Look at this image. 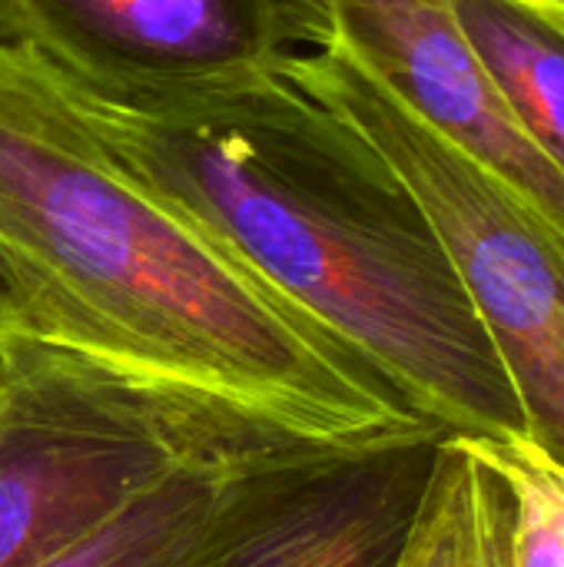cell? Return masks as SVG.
<instances>
[{"label": "cell", "mask_w": 564, "mask_h": 567, "mask_svg": "<svg viewBox=\"0 0 564 567\" xmlns=\"http://www.w3.org/2000/svg\"><path fill=\"white\" fill-rule=\"evenodd\" d=\"M462 30L529 133L564 166V37L512 0H455Z\"/></svg>", "instance_id": "obj_10"}, {"label": "cell", "mask_w": 564, "mask_h": 567, "mask_svg": "<svg viewBox=\"0 0 564 567\" xmlns=\"http://www.w3.org/2000/svg\"><path fill=\"white\" fill-rule=\"evenodd\" d=\"M0 40L106 90L263 73L332 40L329 0H0Z\"/></svg>", "instance_id": "obj_5"}, {"label": "cell", "mask_w": 564, "mask_h": 567, "mask_svg": "<svg viewBox=\"0 0 564 567\" xmlns=\"http://www.w3.org/2000/svg\"><path fill=\"white\" fill-rule=\"evenodd\" d=\"M0 243L73 352L203 389L342 452L445 435L126 169L53 70L7 40Z\"/></svg>", "instance_id": "obj_2"}, {"label": "cell", "mask_w": 564, "mask_h": 567, "mask_svg": "<svg viewBox=\"0 0 564 567\" xmlns=\"http://www.w3.org/2000/svg\"><path fill=\"white\" fill-rule=\"evenodd\" d=\"M7 352L0 567L53 561L180 462L312 442L203 389L86 352L47 342H7Z\"/></svg>", "instance_id": "obj_3"}, {"label": "cell", "mask_w": 564, "mask_h": 567, "mask_svg": "<svg viewBox=\"0 0 564 567\" xmlns=\"http://www.w3.org/2000/svg\"><path fill=\"white\" fill-rule=\"evenodd\" d=\"M286 70L369 136L416 193L502 355L525 439L564 465L562 243L339 47L289 56Z\"/></svg>", "instance_id": "obj_4"}, {"label": "cell", "mask_w": 564, "mask_h": 567, "mask_svg": "<svg viewBox=\"0 0 564 567\" xmlns=\"http://www.w3.org/2000/svg\"><path fill=\"white\" fill-rule=\"evenodd\" d=\"M392 567H515V498L465 439H439Z\"/></svg>", "instance_id": "obj_9"}, {"label": "cell", "mask_w": 564, "mask_h": 567, "mask_svg": "<svg viewBox=\"0 0 564 567\" xmlns=\"http://www.w3.org/2000/svg\"><path fill=\"white\" fill-rule=\"evenodd\" d=\"M439 439L419 435L312 465L206 567H392Z\"/></svg>", "instance_id": "obj_7"}, {"label": "cell", "mask_w": 564, "mask_h": 567, "mask_svg": "<svg viewBox=\"0 0 564 567\" xmlns=\"http://www.w3.org/2000/svg\"><path fill=\"white\" fill-rule=\"evenodd\" d=\"M0 339L63 346V336L50 306L43 302L37 286L23 276V269L7 252L3 243H0Z\"/></svg>", "instance_id": "obj_12"}, {"label": "cell", "mask_w": 564, "mask_h": 567, "mask_svg": "<svg viewBox=\"0 0 564 567\" xmlns=\"http://www.w3.org/2000/svg\"><path fill=\"white\" fill-rule=\"evenodd\" d=\"M329 13L332 47L499 179L564 246V166L515 113L462 30L455 0H329Z\"/></svg>", "instance_id": "obj_6"}, {"label": "cell", "mask_w": 564, "mask_h": 567, "mask_svg": "<svg viewBox=\"0 0 564 567\" xmlns=\"http://www.w3.org/2000/svg\"><path fill=\"white\" fill-rule=\"evenodd\" d=\"M7 362H10V352H7V342L0 339V382H3V375H7Z\"/></svg>", "instance_id": "obj_14"}, {"label": "cell", "mask_w": 564, "mask_h": 567, "mask_svg": "<svg viewBox=\"0 0 564 567\" xmlns=\"http://www.w3.org/2000/svg\"><path fill=\"white\" fill-rule=\"evenodd\" d=\"M53 76L126 169L422 419L472 442L525 435L502 355L422 203L286 60L176 90Z\"/></svg>", "instance_id": "obj_1"}, {"label": "cell", "mask_w": 564, "mask_h": 567, "mask_svg": "<svg viewBox=\"0 0 564 567\" xmlns=\"http://www.w3.org/2000/svg\"><path fill=\"white\" fill-rule=\"evenodd\" d=\"M342 455L273 442L180 462L43 567H206L302 472Z\"/></svg>", "instance_id": "obj_8"}, {"label": "cell", "mask_w": 564, "mask_h": 567, "mask_svg": "<svg viewBox=\"0 0 564 567\" xmlns=\"http://www.w3.org/2000/svg\"><path fill=\"white\" fill-rule=\"evenodd\" d=\"M515 498V567H564V465L535 442H472Z\"/></svg>", "instance_id": "obj_11"}, {"label": "cell", "mask_w": 564, "mask_h": 567, "mask_svg": "<svg viewBox=\"0 0 564 567\" xmlns=\"http://www.w3.org/2000/svg\"><path fill=\"white\" fill-rule=\"evenodd\" d=\"M512 3L525 7L529 13H535L542 23H548L564 37V0H512Z\"/></svg>", "instance_id": "obj_13"}]
</instances>
